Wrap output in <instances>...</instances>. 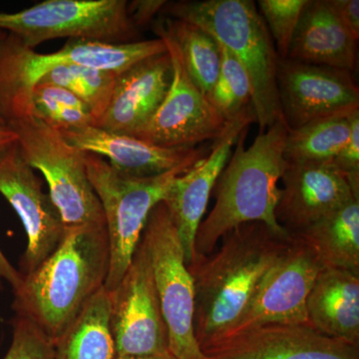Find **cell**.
Here are the masks:
<instances>
[{
	"instance_id": "cell-18",
	"label": "cell",
	"mask_w": 359,
	"mask_h": 359,
	"mask_svg": "<svg viewBox=\"0 0 359 359\" xmlns=\"http://www.w3.org/2000/svg\"><path fill=\"white\" fill-rule=\"evenodd\" d=\"M67 143L84 153L99 156L120 173L135 178L159 176L191 167L211 147L165 148L128 135L112 133L97 126L58 132Z\"/></svg>"
},
{
	"instance_id": "cell-2",
	"label": "cell",
	"mask_w": 359,
	"mask_h": 359,
	"mask_svg": "<svg viewBox=\"0 0 359 359\" xmlns=\"http://www.w3.org/2000/svg\"><path fill=\"white\" fill-rule=\"evenodd\" d=\"M109 263L106 226L66 230L55 252L13 290L16 316L32 321L54 344L103 289Z\"/></svg>"
},
{
	"instance_id": "cell-11",
	"label": "cell",
	"mask_w": 359,
	"mask_h": 359,
	"mask_svg": "<svg viewBox=\"0 0 359 359\" xmlns=\"http://www.w3.org/2000/svg\"><path fill=\"white\" fill-rule=\"evenodd\" d=\"M109 297L110 327L117 358L170 353L152 264L141 240L128 269Z\"/></svg>"
},
{
	"instance_id": "cell-22",
	"label": "cell",
	"mask_w": 359,
	"mask_h": 359,
	"mask_svg": "<svg viewBox=\"0 0 359 359\" xmlns=\"http://www.w3.org/2000/svg\"><path fill=\"white\" fill-rule=\"evenodd\" d=\"M292 235L316 252L323 269H346L359 275V198Z\"/></svg>"
},
{
	"instance_id": "cell-8",
	"label": "cell",
	"mask_w": 359,
	"mask_h": 359,
	"mask_svg": "<svg viewBox=\"0 0 359 359\" xmlns=\"http://www.w3.org/2000/svg\"><path fill=\"white\" fill-rule=\"evenodd\" d=\"M0 32L33 50L57 39L139 41L126 0H46L16 13H0Z\"/></svg>"
},
{
	"instance_id": "cell-37",
	"label": "cell",
	"mask_w": 359,
	"mask_h": 359,
	"mask_svg": "<svg viewBox=\"0 0 359 359\" xmlns=\"http://www.w3.org/2000/svg\"><path fill=\"white\" fill-rule=\"evenodd\" d=\"M6 32H0V41L6 37Z\"/></svg>"
},
{
	"instance_id": "cell-36",
	"label": "cell",
	"mask_w": 359,
	"mask_h": 359,
	"mask_svg": "<svg viewBox=\"0 0 359 359\" xmlns=\"http://www.w3.org/2000/svg\"><path fill=\"white\" fill-rule=\"evenodd\" d=\"M115 359H176L172 355L171 353L160 354V355H146V356H123V358H117Z\"/></svg>"
},
{
	"instance_id": "cell-33",
	"label": "cell",
	"mask_w": 359,
	"mask_h": 359,
	"mask_svg": "<svg viewBox=\"0 0 359 359\" xmlns=\"http://www.w3.org/2000/svg\"><path fill=\"white\" fill-rule=\"evenodd\" d=\"M167 1L164 0H135L128 2L130 18L137 28L149 25L162 11Z\"/></svg>"
},
{
	"instance_id": "cell-27",
	"label": "cell",
	"mask_w": 359,
	"mask_h": 359,
	"mask_svg": "<svg viewBox=\"0 0 359 359\" xmlns=\"http://www.w3.org/2000/svg\"><path fill=\"white\" fill-rule=\"evenodd\" d=\"M29 99L33 114L55 131L96 126L88 106L62 87L37 82Z\"/></svg>"
},
{
	"instance_id": "cell-29",
	"label": "cell",
	"mask_w": 359,
	"mask_h": 359,
	"mask_svg": "<svg viewBox=\"0 0 359 359\" xmlns=\"http://www.w3.org/2000/svg\"><path fill=\"white\" fill-rule=\"evenodd\" d=\"M309 0H259L257 1L278 58L285 59L297 23Z\"/></svg>"
},
{
	"instance_id": "cell-3",
	"label": "cell",
	"mask_w": 359,
	"mask_h": 359,
	"mask_svg": "<svg viewBox=\"0 0 359 359\" xmlns=\"http://www.w3.org/2000/svg\"><path fill=\"white\" fill-rule=\"evenodd\" d=\"M248 128L238 136L212 189L214 208L198 229L195 257L211 254L222 238L241 224L261 222L285 231L276 222L275 210L280 196L278 182L287 164L283 150L289 128L280 118L245 148Z\"/></svg>"
},
{
	"instance_id": "cell-19",
	"label": "cell",
	"mask_w": 359,
	"mask_h": 359,
	"mask_svg": "<svg viewBox=\"0 0 359 359\" xmlns=\"http://www.w3.org/2000/svg\"><path fill=\"white\" fill-rule=\"evenodd\" d=\"M173 76L169 53L140 61L120 73L98 128L135 137L159 109Z\"/></svg>"
},
{
	"instance_id": "cell-14",
	"label": "cell",
	"mask_w": 359,
	"mask_h": 359,
	"mask_svg": "<svg viewBox=\"0 0 359 359\" xmlns=\"http://www.w3.org/2000/svg\"><path fill=\"white\" fill-rule=\"evenodd\" d=\"M276 85L280 112L289 130L359 110L358 86L348 70L278 59Z\"/></svg>"
},
{
	"instance_id": "cell-9",
	"label": "cell",
	"mask_w": 359,
	"mask_h": 359,
	"mask_svg": "<svg viewBox=\"0 0 359 359\" xmlns=\"http://www.w3.org/2000/svg\"><path fill=\"white\" fill-rule=\"evenodd\" d=\"M141 241L152 264L170 353L176 359H205L194 330L193 278L178 231L164 203H159L151 211Z\"/></svg>"
},
{
	"instance_id": "cell-23",
	"label": "cell",
	"mask_w": 359,
	"mask_h": 359,
	"mask_svg": "<svg viewBox=\"0 0 359 359\" xmlns=\"http://www.w3.org/2000/svg\"><path fill=\"white\" fill-rule=\"evenodd\" d=\"M110 327L109 292L92 297L72 325L54 342L50 359H115Z\"/></svg>"
},
{
	"instance_id": "cell-25",
	"label": "cell",
	"mask_w": 359,
	"mask_h": 359,
	"mask_svg": "<svg viewBox=\"0 0 359 359\" xmlns=\"http://www.w3.org/2000/svg\"><path fill=\"white\" fill-rule=\"evenodd\" d=\"M164 20L178 45L189 76L207 97L216 83L221 69L222 51L219 42L192 23L171 18Z\"/></svg>"
},
{
	"instance_id": "cell-21",
	"label": "cell",
	"mask_w": 359,
	"mask_h": 359,
	"mask_svg": "<svg viewBox=\"0 0 359 359\" xmlns=\"http://www.w3.org/2000/svg\"><path fill=\"white\" fill-rule=\"evenodd\" d=\"M308 323L320 334L359 346V275L320 271L306 299Z\"/></svg>"
},
{
	"instance_id": "cell-30",
	"label": "cell",
	"mask_w": 359,
	"mask_h": 359,
	"mask_svg": "<svg viewBox=\"0 0 359 359\" xmlns=\"http://www.w3.org/2000/svg\"><path fill=\"white\" fill-rule=\"evenodd\" d=\"M11 346L4 359H50L53 341L27 318L16 316L13 321Z\"/></svg>"
},
{
	"instance_id": "cell-16",
	"label": "cell",
	"mask_w": 359,
	"mask_h": 359,
	"mask_svg": "<svg viewBox=\"0 0 359 359\" xmlns=\"http://www.w3.org/2000/svg\"><path fill=\"white\" fill-rule=\"evenodd\" d=\"M280 180L283 187L275 216L289 233L304 230L359 198L332 161L287 163Z\"/></svg>"
},
{
	"instance_id": "cell-35",
	"label": "cell",
	"mask_w": 359,
	"mask_h": 359,
	"mask_svg": "<svg viewBox=\"0 0 359 359\" xmlns=\"http://www.w3.org/2000/svg\"><path fill=\"white\" fill-rule=\"evenodd\" d=\"M18 141L15 133L4 123H0V153L13 146Z\"/></svg>"
},
{
	"instance_id": "cell-7",
	"label": "cell",
	"mask_w": 359,
	"mask_h": 359,
	"mask_svg": "<svg viewBox=\"0 0 359 359\" xmlns=\"http://www.w3.org/2000/svg\"><path fill=\"white\" fill-rule=\"evenodd\" d=\"M84 162L105 217L110 263L104 287L111 292L131 264L151 211L164 199L175 179L194 165L159 176L135 178L120 173L99 156L84 153Z\"/></svg>"
},
{
	"instance_id": "cell-17",
	"label": "cell",
	"mask_w": 359,
	"mask_h": 359,
	"mask_svg": "<svg viewBox=\"0 0 359 359\" xmlns=\"http://www.w3.org/2000/svg\"><path fill=\"white\" fill-rule=\"evenodd\" d=\"M205 359H359V346L320 334L309 325H266L222 340Z\"/></svg>"
},
{
	"instance_id": "cell-31",
	"label": "cell",
	"mask_w": 359,
	"mask_h": 359,
	"mask_svg": "<svg viewBox=\"0 0 359 359\" xmlns=\"http://www.w3.org/2000/svg\"><path fill=\"white\" fill-rule=\"evenodd\" d=\"M332 162L346 175L354 192L359 194V110L351 118V133L346 145Z\"/></svg>"
},
{
	"instance_id": "cell-1",
	"label": "cell",
	"mask_w": 359,
	"mask_h": 359,
	"mask_svg": "<svg viewBox=\"0 0 359 359\" xmlns=\"http://www.w3.org/2000/svg\"><path fill=\"white\" fill-rule=\"evenodd\" d=\"M221 241L218 250L187 264L195 287L194 330L202 351L229 337L290 235L252 222Z\"/></svg>"
},
{
	"instance_id": "cell-4",
	"label": "cell",
	"mask_w": 359,
	"mask_h": 359,
	"mask_svg": "<svg viewBox=\"0 0 359 359\" xmlns=\"http://www.w3.org/2000/svg\"><path fill=\"white\" fill-rule=\"evenodd\" d=\"M161 13L198 26L235 56L252 84V105L259 132L283 118L276 85L280 58L255 1H167Z\"/></svg>"
},
{
	"instance_id": "cell-26",
	"label": "cell",
	"mask_w": 359,
	"mask_h": 359,
	"mask_svg": "<svg viewBox=\"0 0 359 359\" xmlns=\"http://www.w3.org/2000/svg\"><path fill=\"white\" fill-rule=\"evenodd\" d=\"M118 73L73 65L55 66L39 82L62 87L77 96L98 120L107 110L114 92Z\"/></svg>"
},
{
	"instance_id": "cell-12",
	"label": "cell",
	"mask_w": 359,
	"mask_h": 359,
	"mask_svg": "<svg viewBox=\"0 0 359 359\" xmlns=\"http://www.w3.org/2000/svg\"><path fill=\"white\" fill-rule=\"evenodd\" d=\"M290 235L289 245L264 275L228 337L266 325H309L306 299L325 269L302 238Z\"/></svg>"
},
{
	"instance_id": "cell-20",
	"label": "cell",
	"mask_w": 359,
	"mask_h": 359,
	"mask_svg": "<svg viewBox=\"0 0 359 359\" xmlns=\"http://www.w3.org/2000/svg\"><path fill=\"white\" fill-rule=\"evenodd\" d=\"M287 58L353 72L358 62V40L337 20L325 0H309Z\"/></svg>"
},
{
	"instance_id": "cell-32",
	"label": "cell",
	"mask_w": 359,
	"mask_h": 359,
	"mask_svg": "<svg viewBox=\"0 0 359 359\" xmlns=\"http://www.w3.org/2000/svg\"><path fill=\"white\" fill-rule=\"evenodd\" d=\"M325 4L342 25L358 40L359 39L358 0H325Z\"/></svg>"
},
{
	"instance_id": "cell-24",
	"label": "cell",
	"mask_w": 359,
	"mask_h": 359,
	"mask_svg": "<svg viewBox=\"0 0 359 359\" xmlns=\"http://www.w3.org/2000/svg\"><path fill=\"white\" fill-rule=\"evenodd\" d=\"M358 111V110H356ZM356 111L320 118L289 130L283 157L287 163L332 161L346 145Z\"/></svg>"
},
{
	"instance_id": "cell-28",
	"label": "cell",
	"mask_w": 359,
	"mask_h": 359,
	"mask_svg": "<svg viewBox=\"0 0 359 359\" xmlns=\"http://www.w3.org/2000/svg\"><path fill=\"white\" fill-rule=\"evenodd\" d=\"M222 65L218 79L207 95L226 123L236 121L252 108V89L247 72L226 47L219 43Z\"/></svg>"
},
{
	"instance_id": "cell-5",
	"label": "cell",
	"mask_w": 359,
	"mask_h": 359,
	"mask_svg": "<svg viewBox=\"0 0 359 359\" xmlns=\"http://www.w3.org/2000/svg\"><path fill=\"white\" fill-rule=\"evenodd\" d=\"M167 52L162 39L109 43L70 39L53 53H37L11 34L0 41V117L30 107V90L47 71L73 65L120 74L144 59Z\"/></svg>"
},
{
	"instance_id": "cell-13",
	"label": "cell",
	"mask_w": 359,
	"mask_h": 359,
	"mask_svg": "<svg viewBox=\"0 0 359 359\" xmlns=\"http://www.w3.org/2000/svg\"><path fill=\"white\" fill-rule=\"evenodd\" d=\"M0 194L25 226L28 243L20 273L29 275L57 249L65 226L57 207L42 190L41 180L23 159L16 143L0 153Z\"/></svg>"
},
{
	"instance_id": "cell-6",
	"label": "cell",
	"mask_w": 359,
	"mask_h": 359,
	"mask_svg": "<svg viewBox=\"0 0 359 359\" xmlns=\"http://www.w3.org/2000/svg\"><path fill=\"white\" fill-rule=\"evenodd\" d=\"M16 137L23 159L43 175L65 231L83 226H106L100 201L90 183L84 152L73 147L57 131L22 111L6 122Z\"/></svg>"
},
{
	"instance_id": "cell-10",
	"label": "cell",
	"mask_w": 359,
	"mask_h": 359,
	"mask_svg": "<svg viewBox=\"0 0 359 359\" xmlns=\"http://www.w3.org/2000/svg\"><path fill=\"white\" fill-rule=\"evenodd\" d=\"M154 30L166 44L173 76L159 109L135 137L165 148L197 147L203 142L216 140L228 123L189 76L165 20L158 21Z\"/></svg>"
},
{
	"instance_id": "cell-34",
	"label": "cell",
	"mask_w": 359,
	"mask_h": 359,
	"mask_svg": "<svg viewBox=\"0 0 359 359\" xmlns=\"http://www.w3.org/2000/svg\"><path fill=\"white\" fill-rule=\"evenodd\" d=\"M1 280H6L13 287V290H15L22 283V275L18 269L14 268L0 250V282Z\"/></svg>"
},
{
	"instance_id": "cell-38",
	"label": "cell",
	"mask_w": 359,
	"mask_h": 359,
	"mask_svg": "<svg viewBox=\"0 0 359 359\" xmlns=\"http://www.w3.org/2000/svg\"><path fill=\"white\" fill-rule=\"evenodd\" d=\"M0 123H4V124H6V122H4V119H2V118H1V117H0Z\"/></svg>"
},
{
	"instance_id": "cell-15",
	"label": "cell",
	"mask_w": 359,
	"mask_h": 359,
	"mask_svg": "<svg viewBox=\"0 0 359 359\" xmlns=\"http://www.w3.org/2000/svg\"><path fill=\"white\" fill-rule=\"evenodd\" d=\"M252 122H257L254 109L228 123L223 134L212 144L208 155L177 177L162 201L178 231L187 264L192 263L195 257L196 235L204 219L212 189L230 159L238 136Z\"/></svg>"
}]
</instances>
